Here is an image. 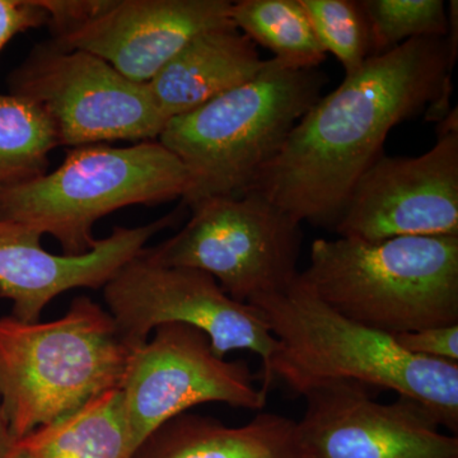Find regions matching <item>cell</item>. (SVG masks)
Returning a JSON list of instances; mask_svg holds the SVG:
<instances>
[{"instance_id": "obj_1", "label": "cell", "mask_w": 458, "mask_h": 458, "mask_svg": "<svg viewBox=\"0 0 458 458\" xmlns=\"http://www.w3.org/2000/svg\"><path fill=\"white\" fill-rule=\"evenodd\" d=\"M456 56L447 38H420L369 57L307 111L246 192L298 223L335 227L352 188L382 156L397 123L427 106L430 116H447Z\"/></svg>"}, {"instance_id": "obj_2", "label": "cell", "mask_w": 458, "mask_h": 458, "mask_svg": "<svg viewBox=\"0 0 458 458\" xmlns=\"http://www.w3.org/2000/svg\"><path fill=\"white\" fill-rule=\"evenodd\" d=\"M254 306L278 340L262 393L279 378L303 394L328 382L387 388L417 401L437 423L458 432V363L418 357L393 335L345 318L298 278Z\"/></svg>"}, {"instance_id": "obj_3", "label": "cell", "mask_w": 458, "mask_h": 458, "mask_svg": "<svg viewBox=\"0 0 458 458\" xmlns=\"http://www.w3.org/2000/svg\"><path fill=\"white\" fill-rule=\"evenodd\" d=\"M138 348L87 295L54 321L0 318V403L14 441L119 390Z\"/></svg>"}, {"instance_id": "obj_4", "label": "cell", "mask_w": 458, "mask_h": 458, "mask_svg": "<svg viewBox=\"0 0 458 458\" xmlns=\"http://www.w3.org/2000/svg\"><path fill=\"white\" fill-rule=\"evenodd\" d=\"M300 279L335 311L388 335L458 325V236L319 238Z\"/></svg>"}, {"instance_id": "obj_5", "label": "cell", "mask_w": 458, "mask_h": 458, "mask_svg": "<svg viewBox=\"0 0 458 458\" xmlns=\"http://www.w3.org/2000/svg\"><path fill=\"white\" fill-rule=\"evenodd\" d=\"M327 82L318 69L289 68L273 57L249 82L168 120L158 141L189 172L183 204L245 194Z\"/></svg>"}, {"instance_id": "obj_6", "label": "cell", "mask_w": 458, "mask_h": 458, "mask_svg": "<svg viewBox=\"0 0 458 458\" xmlns=\"http://www.w3.org/2000/svg\"><path fill=\"white\" fill-rule=\"evenodd\" d=\"M190 188L182 162L158 140L131 147L72 148L55 171L0 192V219L55 238L65 256L89 254L93 227L108 214L182 199Z\"/></svg>"}, {"instance_id": "obj_7", "label": "cell", "mask_w": 458, "mask_h": 458, "mask_svg": "<svg viewBox=\"0 0 458 458\" xmlns=\"http://www.w3.org/2000/svg\"><path fill=\"white\" fill-rule=\"evenodd\" d=\"M190 209L185 227L143 250L147 259L204 271L242 303L285 291L300 276L301 223L260 195L208 198Z\"/></svg>"}, {"instance_id": "obj_8", "label": "cell", "mask_w": 458, "mask_h": 458, "mask_svg": "<svg viewBox=\"0 0 458 458\" xmlns=\"http://www.w3.org/2000/svg\"><path fill=\"white\" fill-rule=\"evenodd\" d=\"M8 84L11 95L31 102L49 119L59 147L158 140L167 123L147 84L55 40L36 45Z\"/></svg>"}, {"instance_id": "obj_9", "label": "cell", "mask_w": 458, "mask_h": 458, "mask_svg": "<svg viewBox=\"0 0 458 458\" xmlns=\"http://www.w3.org/2000/svg\"><path fill=\"white\" fill-rule=\"evenodd\" d=\"M107 311L126 339L147 343L165 324L189 325L209 337L214 354L255 352L262 360V386L278 346L261 313L249 303L229 297L204 271L156 264L143 251L104 286Z\"/></svg>"}, {"instance_id": "obj_10", "label": "cell", "mask_w": 458, "mask_h": 458, "mask_svg": "<svg viewBox=\"0 0 458 458\" xmlns=\"http://www.w3.org/2000/svg\"><path fill=\"white\" fill-rule=\"evenodd\" d=\"M126 443L131 458L141 443L171 419L209 403L261 410L267 394L242 360L214 354L209 337L183 324L155 328L131 355L120 386Z\"/></svg>"}, {"instance_id": "obj_11", "label": "cell", "mask_w": 458, "mask_h": 458, "mask_svg": "<svg viewBox=\"0 0 458 458\" xmlns=\"http://www.w3.org/2000/svg\"><path fill=\"white\" fill-rule=\"evenodd\" d=\"M445 119L427 153L381 156L361 174L334 227L340 237L458 236L456 108Z\"/></svg>"}, {"instance_id": "obj_12", "label": "cell", "mask_w": 458, "mask_h": 458, "mask_svg": "<svg viewBox=\"0 0 458 458\" xmlns=\"http://www.w3.org/2000/svg\"><path fill=\"white\" fill-rule=\"evenodd\" d=\"M297 421L304 458H458L457 436L438 430L417 401L377 403L366 386L328 382L303 394Z\"/></svg>"}, {"instance_id": "obj_13", "label": "cell", "mask_w": 458, "mask_h": 458, "mask_svg": "<svg viewBox=\"0 0 458 458\" xmlns=\"http://www.w3.org/2000/svg\"><path fill=\"white\" fill-rule=\"evenodd\" d=\"M232 4L228 0H107L96 16L53 40L101 57L132 82L148 84L195 36L234 26Z\"/></svg>"}, {"instance_id": "obj_14", "label": "cell", "mask_w": 458, "mask_h": 458, "mask_svg": "<svg viewBox=\"0 0 458 458\" xmlns=\"http://www.w3.org/2000/svg\"><path fill=\"white\" fill-rule=\"evenodd\" d=\"M179 218L177 213L140 227H114L86 255H54L41 246L42 234L0 219V297L12 302V316L38 322L57 295L75 288L99 289L123 265L140 255L148 241Z\"/></svg>"}, {"instance_id": "obj_15", "label": "cell", "mask_w": 458, "mask_h": 458, "mask_svg": "<svg viewBox=\"0 0 458 458\" xmlns=\"http://www.w3.org/2000/svg\"><path fill=\"white\" fill-rule=\"evenodd\" d=\"M269 63L236 27H219L195 36L147 86L168 122L249 82Z\"/></svg>"}, {"instance_id": "obj_16", "label": "cell", "mask_w": 458, "mask_h": 458, "mask_svg": "<svg viewBox=\"0 0 458 458\" xmlns=\"http://www.w3.org/2000/svg\"><path fill=\"white\" fill-rule=\"evenodd\" d=\"M131 458H304L297 421L259 414L241 427L183 412L141 443Z\"/></svg>"}, {"instance_id": "obj_17", "label": "cell", "mask_w": 458, "mask_h": 458, "mask_svg": "<svg viewBox=\"0 0 458 458\" xmlns=\"http://www.w3.org/2000/svg\"><path fill=\"white\" fill-rule=\"evenodd\" d=\"M125 443L119 388L17 439L8 458H123Z\"/></svg>"}, {"instance_id": "obj_18", "label": "cell", "mask_w": 458, "mask_h": 458, "mask_svg": "<svg viewBox=\"0 0 458 458\" xmlns=\"http://www.w3.org/2000/svg\"><path fill=\"white\" fill-rule=\"evenodd\" d=\"M231 18L238 31L289 68L318 69L327 60L301 0H241L232 4Z\"/></svg>"}, {"instance_id": "obj_19", "label": "cell", "mask_w": 458, "mask_h": 458, "mask_svg": "<svg viewBox=\"0 0 458 458\" xmlns=\"http://www.w3.org/2000/svg\"><path fill=\"white\" fill-rule=\"evenodd\" d=\"M57 143L53 126L31 102L0 95V192L40 179Z\"/></svg>"}, {"instance_id": "obj_20", "label": "cell", "mask_w": 458, "mask_h": 458, "mask_svg": "<svg viewBox=\"0 0 458 458\" xmlns=\"http://www.w3.org/2000/svg\"><path fill=\"white\" fill-rule=\"evenodd\" d=\"M370 57L420 38H447L450 18L442 0H361Z\"/></svg>"}, {"instance_id": "obj_21", "label": "cell", "mask_w": 458, "mask_h": 458, "mask_svg": "<svg viewBox=\"0 0 458 458\" xmlns=\"http://www.w3.org/2000/svg\"><path fill=\"white\" fill-rule=\"evenodd\" d=\"M322 49L345 69L357 73L370 57L366 18L354 0H301Z\"/></svg>"}, {"instance_id": "obj_22", "label": "cell", "mask_w": 458, "mask_h": 458, "mask_svg": "<svg viewBox=\"0 0 458 458\" xmlns=\"http://www.w3.org/2000/svg\"><path fill=\"white\" fill-rule=\"evenodd\" d=\"M394 337L410 354L458 363V325L428 327Z\"/></svg>"}, {"instance_id": "obj_23", "label": "cell", "mask_w": 458, "mask_h": 458, "mask_svg": "<svg viewBox=\"0 0 458 458\" xmlns=\"http://www.w3.org/2000/svg\"><path fill=\"white\" fill-rule=\"evenodd\" d=\"M49 22L40 0H0V51L14 36Z\"/></svg>"}, {"instance_id": "obj_24", "label": "cell", "mask_w": 458, "mask_h": 458, "mask_svg": "<svg viewBox=\"0 0 458 458\" xmlns=\"http://www.w3.org/2000/svg\"><path fill=\"white\" fill-rule=\"evenodd\" d=\"M106 3L107 0H40L49 16L47 26L53 30L54 38L96 16Z\"/></svg>"}, {"instance_id": "obj_25", "label": "cell", "mask_w": 458, "mask_h": 458, "mask_svg": "<svg viewBox=\"0 0 458 458\" xmlns=\"http://www.w3.org/2000/svg\"><path fill=\"white\" fill-rule=\"evenodd\" d=\"M13 443V436H12L11 429H9L7 419H5L2 403H0V458L9 457Z\"/></svg>"}]
</instances>
